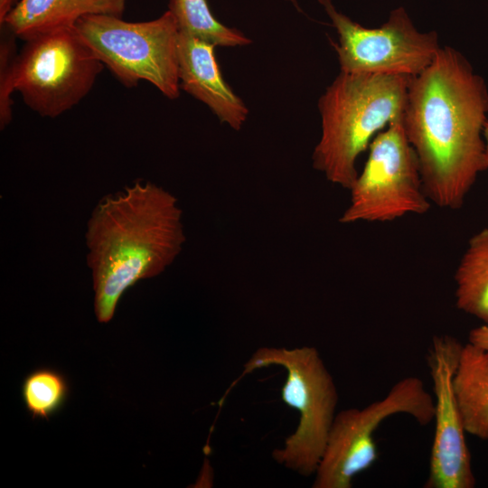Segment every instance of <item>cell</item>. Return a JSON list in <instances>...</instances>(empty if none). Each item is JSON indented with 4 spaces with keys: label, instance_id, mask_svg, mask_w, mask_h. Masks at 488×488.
<instances>
[{
    "label": "cell",
    "instance_id": "obj_20",
    "mask_svg": "<svg viewBox=\"0 0 488 488\" xmlns=\"http://www.w3.org/2000/svg\"><path fill=\"white\" fill-rule=\"evenodd\" d=\"M483 138H484V142H485V152H486V156H487V160H488V120L484 123V126H483Z\"/></svg>",
    "mask_w": 488,
    "mask_h": 488
},
{
    "label": "cell",
    "instance_id": "obj_8",
    "mask_svg": "<svg viewBox=\"0 0 488 488\" xmlns=\"http://www.w3.org/2000/svg\"><path fill=\"white\" fill-rule=\"evenodd\" d=\"M368 149V158L349 190L350 203L339 221L387 222L427 213L432 202L425 192L419 162L402 119L379 132Z\"/></svg>",
    "mask_w": 488,
    "mask_h": 488
},
{
    "label": "cell",
    "instance_id": "obj_13",
    "mask_svg": "<svg viewBox=\"0 0 488 488\" xmlns=\"http://www.w3.org/2000/svg\"><path fill=\"white\" fill-rule=\"evenodd\" d=\"M453 385L466 433L488 440V351L464 344Z\"/></svg>",
    "mask_w": 488,
    "mask_h": 488
},
{
    "label": "cell",
    "instance_id": "obj_14",
    "mask_svg": "<svg viewBox=\"0 0 488 488\" xmlns=\"http://www.w3.org/2000/svg\"><path fill=\"white\" fill-rule=\"evenodd\" d=\"M455 283L456 307L488 324V226L470 238Z\"/></svg>",
    "mask_w": 488,
    "mask_h": 488
},
{
    "label": "cell",
    "instance_id": "obj_11",
    "mask_svg": "<svg viewBox=\"0 0 488 488\" xmlns=\"http://www.w3.org/2000/svg\"><path fill=\"white\" fill-rule=\"evenodd\" d=\"M215 47L209 42L180 31V87L207 105L221 122L239 130L247 119L249 109L224 80L215 58Z\"/></svg>",
    "mask_w": 488,
    "mask_h": 488
},
{
    "label": "cell",
    "instance_id": "obj_4",
    "mask_svg": "<svg viewBox=\"0 0 488 488\" xmlns=\"http://www.w3.org/2000/svg\"><path fill=\"white\" fill-rule=\"evenodd\" d=\"M270 366L286 371L281 399L299 415L296 430L272 451V458L309 477L318 467L337 414L339 395L334 380L314 346L259 347L244 364L242 375Z\"/></svg>",
    "mask_w": 488,
    "mask_h": 488
},
{
    "label": "cell",
    "instance_id": "obj_16",
    "mask_svg": "<svg viewBox=\"0 0 488 488\" xmlns=\"http://www.w3.org/2000/svg\"><path fill=\"white\" fill-rule=\"evenodd\" d=\"M70 386L66 377L52 368H39L24 378L21 394L33 419L48 420L66 403Z\"/></svg>",
    "mask_w": 488,
    "mask_h": 488
},
{
    "label": "cell",
    "instance_id": "obj_15",
    "mask_svg": "<svg viewBox=\"0 0 488 488\" xmlns=\"http://www.w3.org/2000/svg\"><path fill=\"white\" fill-rule=\"evenodd\" d=\"M179 30L215 46L236 47L251 42L241 32L221 23L211 14L206 0H169Z\"/></svg>",
    "mask_w": 488,
    "mask_h": 488
},
{
    "label": "cell",
    "instance_id": "obj_18",
    "mask_svg": "<svg viewBox=\"0 0 488 488\" xmlns=\"http://www.w3.org/2000/svg\"><path fill=\"white\" fill-rule=\"evenodd\" d=\"M468 343L488 351V324L472 329L468 333Z\"/></svg>",
    "mask_w": 488,
    "mask_h": 488
},
{
    "label": "cell",
    "instance_id": "obj_12",
    "mask_svg": "<svg viewBox=\"0 0 488 488\" xmlns=\"http://www.w3.org/2000/svg\"><path fill=\"white\" fill-rule=\"evenodd\" d=\"M127 0H18L1 23L23 41L48 30L74 25L82 17H121Z\"/></svg>",
    "mask_w": 488,
    "mask_h": 488
},
{
    "label": "cell",
    "instance_id": "obj_17",
    "mask_svg": "<svg viewBox=\"0 0 488 488\" xmlns=\"http://www.w3.org/2000/svg\"><path fill=\"white\" fill-rule=\"evenodd\" d=\"M0 41V127L4 129L13 118L12 94L14 89L15 65L18 56L16 35L5 24L1 25Z\"/></svg>",
    "mask_w": 488,
    "mask_h": 488
},
{
    "label": "cell",
    "instance_id": "obj_9",
    "mask_svg": "<svg viewBox=\"0 0 488 488\" xmlns=\"http://www.w3.org/2000/svg\"><path fill=\"white\" fill-rule=\"evenodd\" d=\"M318 1L338 34V42L331 43L341 71L415 77L441 48L437 33L419 32L404 7L392 10L380 26L367 28L337 11L332 0Z\"/></svg>",
    "mask_w": 488,
    "mask_h": 488
},
{
    "label": "cell",
    "instance_id": "obj_10",
    "mask_svg": "<svg viewBox=\"0 0 488 488\" xmlns=\"http://www.w3.org/2000/svg\"><path fill=\"white\" fill-rule=\"evenodd\" d=\"M462 344L449 334L435 335L427 361L433 384L435 435L426 488H473L476 484L465 429L453 380Z\"/></svg>",
    "mask_w": 488,
    "mask_h": 488
},
{
    "label": "cell",
    "instance_id": "obj_7",
    "mask_svg": "<svg viewBox=\"0 0 488 488\" xmlns=\"http://www.w3.org/2000/svg\"><path fill=\"white\" fill-rule=\"evenodd\" d=\"M435 401L422 380L408 376L387 395L362 408L337 412L314 474L313 488H351L353 479L378 459L374 433L388 418L407 414L419 425L433 421Z\"/></svg>",
    "mask_w": 488,
    "mask_h": 488
},
{
    "label": "cell",
    "instance_id": "obj_1",
    "mask_svg": "<svg viewBox=\"0 0 488 488\" xmlns=\"http://www.w3.org/2000/svg\"><path fill=\"white\" fill-rule=\"evenodd\" d=\"M488 90L465 56L443 46L412 77L402 125L420 166L425 192L443 209L458 210L488 169L483 138Z\"/></svg>",
    "mask_w": 488,
    "mask_h": 488
},
{
    "label": "cell",
    "instance_id": "obj_21",
    "mask_svg": "<svg viewBox=\"0 0 488 488\" xmlns=\"http://www.w3.org/2000/svg\"><path fill=\"white\" fill-rule=\"evenodd\" d=\"M286 1L292 3L297 9H299L296 0H286Z\"/></svg>",
    "mask_w": 488,
    "mask_h": 488
},
{
    "label": "cell",
    "instance_id": "obj_19",
    "mask_svg": "<svg viewBox=\"0 0 488 488\" xmlns=\"http://www.w3.org/2000/svg\"><path fill=\"white\" fill-rule=\"evenodd\" d=\"M17 2L18 0H0V23L4 21Z\"/></svg>",
    "mask_w": 488,
    "mask_h": 488
},
{
    "label": "cell",
    "instance_id": "obj_5",
    "mask_svg": "<svg viewBox=\"0 0 488 488\" xmlns=\"http://www.w3.org/2000/svg\"><path fill=\"white\" fill-rule=\"evenodd\" d=\"M75 27L99 60L126 87L153 84L170 99L180 96L179 26L167 10L156 19L131 23L119 16L80 18Z\"/></svg>",
    "mask_w": 488,
    "mask_h": 488
},
{
    "label": "cell",
    "instance_id": "obj_3",
    "mask_svg": "<svg viewBox=\"0 0 488 488\" xmlns=\"http://www.w3.org/2000/svg\"><path fill=\"white\" fill-rule=\"evenodd\" d=\"M411 78L340 71L318 101L322 132L313 167L350 190L359 174L358 157L379 132L402 119Z\"/></svg>",
    "mask_w": 488,
    "mask_h": 488
},
{
    "label": "cell",
    "instance_id": "obj_2",
    "mask_svg": "<svg viewBox=\"0 0 488 488\" xmlns=\"http://www.w3.org/2000/svg\"><path fill=\"white\" fill-rule=\"evenodd\" d=\"M176 197L137 180L96 205L85 232L94 311L106 324L124 293L162 274L181 253L186 237Z\"/></svg>",
    "mask_w": 488,
    "mask_h": 488
},
{
    "label": "cell",
    "instance_id": "obj_6",
    "mask_svg": "<svg viewBox=\"0 0 488 488\" xmlns=\"http://www.w3.org/2000/svg\"><path fill=\"white\" fill-rule=\"evenodd\" d=\"M24 42L16 60L14 89L42 117H56L76 106L104 66L75 25L51 29Z\"/></svg>",
    "mask_w": 488,
    "mask_h": 488
}]
</instances>
